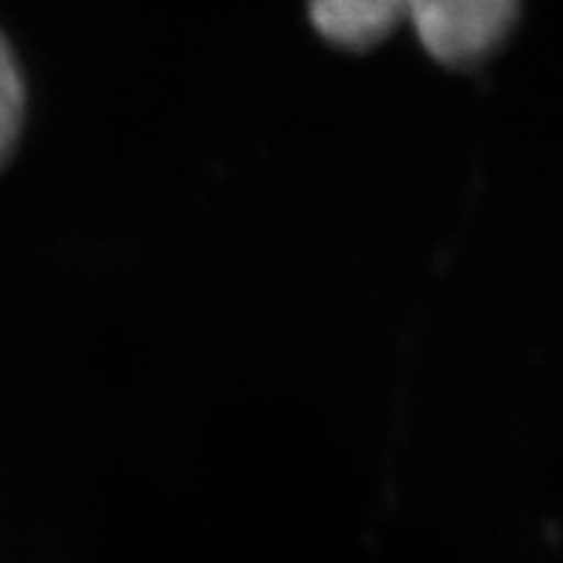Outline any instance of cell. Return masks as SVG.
Returning a JSON list of instances; mask_svg holds the SVG:
<instances>
[{
    "label": "cell",
    "instance_id": "1",
    "mask_svg": "<svg viewBox=\"0 0 563 563\" xmlns=\"http://www.w3.org/2000/svg\"><path fill=\"white\" fill-rule=\"evenodd\" d=\"M519 13L522 0H410L407 5L426 53L460 70L481 66L501 51Z\"/></svg>",
    "mask_w": 563,
    "mask_h": 563
},
{
    "label": "cell",
    "instance_id": "2",
    "mask_svg": "<svg viewBox=\"0 0 563 563\" xmlns=\"http://www.w3.org/2000/svg\"><path fill=\"white\" fill-rule=\"evenodd\" d=\"M410 0H311V21L323 40L342 51L376 47L407 19Z\"/></svg>",
    "mask_w": 563,
    "mask_h": 563
},
{
    "label": "cell",
    "instance_id": "3",
    "mask_svg": "<svg viewBox=\"0 0 563 563\" xmlns=\"http://www.w3.org/2000/svg\"><path fill=\"white\" fill-rule=\"evenodd\" d=\"M21 112H24V89H21V76L16 60L0 37V165L9 159L19 139Z\"/></svg>",
    "mask_w": 563,
    "mask_h": 563
}]
</instances>
